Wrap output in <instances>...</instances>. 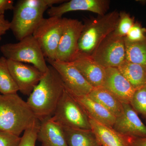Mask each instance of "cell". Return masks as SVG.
<instances>
[{
	"instance_id": "1",
	"label": "cell",
	"mask_w": 146,
	"mask_h": 146,
	"mask_svg": "<svg viewBox=\"0 0 146 146\" xmlns=\"http://www.w3.org/2000/svg\"><path fill=\"white\" fill-rule=\"evenodd\" d=\"M65 90L59 74L48 65L27 101L37 119L40 121L54 115Z\"/></svg>"
},
{
	"instance_id": "2",
	"label": "cell",
	"mask_w": 146,
	"mask_h": 146,
	"mask_svg": "<svg viewBox=\"0 0 146 146\" xmlns=\"http://www.w3.org/2000/svg\"><path fill=\"white\" fill-rule=\"evenodd\" d=\"M36 119L27 102L17 94H0V130L20 136Z\"/></svg>"
},
{
	"instance_id": "3",
	"label": "cell",
	"mask_w": 146,
	"mask_h": 146,
	"mask_svg": "<svg viewBox=\"0 0 146 146\" xmlns=\"http://www.w3.org/2000/svg\"><path fill=\"white\" fill-rule=\"evenodd\" d=\"M65 0H21L14 6L10 29L20 41L33 34L46 11Z\"/></svg>"
},
{
	"instance_id": "4",
	"label": "cell",
	"mask_w": 146,
	"mask_h": 146,
	"mask_svg": "<svg viewBox=\"0 0 146 146\" xmlns=\"http://www.w3.org/2000/svg\"><path fill=\"white\" fill-rule=\"evenodd\" d=\"M119 11H112L104 16H99L84 24L78 44L76 58L91 57L102 41L115 30Z\"/></svg>"
},
{
	"instance_id": "5",
	"label": "cell",
	"mask_w": 146,
	"mask_h": 146,
	"mask_svg": "<svg viewBox=\"0 0 146 146\" xmlns=\"http://www.w3.org/2000/svg\"><path fill=\"white\" fill-rule=\"evenodd\" d=\"M1 51L7 60L31 64L44 73L48 69L41 47L33 35L24 37L18 43L2 45Z\"/></svg>"
},
{
	"instance_id": "6",
	"label": "cell",
	"mask_w": 146,
	"mask_h": 146,
	"mask_svg": "<svg viewBox=\"0 0 146 146\" xmlns=\"http://www.w3.org/2000/svg\"><path fill=\"white\" fill-rule=\"evenodd\" d=\"M64 23L65 18H44L35 29L33 35L40 45L46 60H55Z\"/></svg>"
},
{
	"instance_id": "7",
	"label": "cell",
	"mask_w": 146,
	"mask_h": 146,
	"mask_svg": "<svg viewBox=\"0 0 146 146\" xmlns=\"http://www.w3.org/2000/svg\"><path fill=\"white\" fill-rule=\"evenodd\" d=\"M52 117L63 127L91 129L86 112L74 97L65 89Z\"/></svg>"
},
{
	"instance_id": "8",
	"label": "cell",
	"mask_w": 146,
	"mask_h": 146,
	"mask_svg": "<svg viewBox=\"0 0 146 146\" xmlns=\"http://www.w3.org/2000/svg\"><path fill=\"white\" fill-rule=\"evenodd\" d=\"M91 57L105 69L117 68L125 60L124 37L113 32L102 41Z\"/></svg>"
},
{
	"instance_id": "9",
	"label": "cell",
	"mask_w": 146,
	"mask_h": 146,
	"mask_svg": "<svg viewBox=\"0 0 146 146\" xmlns=\"http://www.w3.org/2000/svg\"><path fill=\"white\" fill-rule=\"evenodd\" d=\"M84 24L77 19L65 18L63 33L58 44L55 60L71 62L78 52V44Z\"/></svg>"
},
{
	"instance_id": "10",
	"label": "cell",
	"mask_w": 146,
	"mask_h": 146,
	"mask_svg": "<svg viewBox=\"0 0 146 146\" xmlns=\"http://www.w3.org/2000/svg\"><path fill=\"white\" fill-rule=\"evenodd\" d=\"M46 60L56 70L63 81L65 89L73 96H87L94 89L71 62Z\"/></svg>"
},
{
	"instance_id": "11",
	"label": "cell",
	"mask_w": 146,
	"mask_h": 146,
	"mask_svg": "<svg viewBox=\"0 0 146 146\" xmlns=\"http://www.w3.org/2000/svg\"><path fill=\"white\" fill-rule=\"evenodd\" d=\"M7 64L19 91L24 95L29 96L44 73L27 63L7 60Z\"/></svg>"
},
{
	"instance_id": "12",
	"label": "cell",
	"mask_w": 146,
	"mask_h": 146,
	"mask_svg": "<svg viewBox=\"0 0 146 146\" xmlns=\"http://www.w3.org/2000/svg\"><path fill=\"white\" fill-rule=\"evenodd\" d=\"M110 1L109 0H71L66 1L47 10L49 17L62 18L63 14L71 11H84L103 16L108 13Z\"/></svg>"
},
{
	"instance_id": "13",
	"label": "cell",
	"mask_w": 146,
	"mask_h": 146,
	"mask_svg": "<svg viewBox=\"0 0 146 146\" xmlns=\"http://www.w3.org/2000/svg\"><path fill=\"white\" fill-rule=\"evenodd\" d=\"M122 114L116 118L113 128L124 136L146 137V125L130 104H123Z\"/></svg>"
},
{
	"instance_id": "14",
	"label": "cell",
	"mask_w": 146,
	"mask_h": 146,
	"mask_svg": "<svg viewBox=\"0 0 146 146\" xmlns=\"http://www.w3.org/2000/svg\"><path fill=\"white\" fill-rule=\"evenodd\" d=\"M101 87L113 94L123 104H130L135 90L117 68H106Z\"/></svg>"
},
{
	"instance_id": "15",
	"label": "cell",
	"mask_w": 146,
	"mask_h": 146,
	"mask_svg": "<svg viewBox=\"0 0 146 146\" xmlns=\"http://www.w3.org/2000/svg\"><path fill=\"white\" fill-rule=\"evenodd\" d=\"M37 140L42 146H68L63 127L52 116L40 121Z\"/></svg>"
},
{
	"instance_id": "16",
	"label": "cell",
	"mask_w": 146,
	"mask_h": 146,
	"mask_svg": "<svg viewBox=\"0 0 146 146\" xmlns=\"http://www.w3.org/2000/svg\"><path fill=\"white\" fill-rule=\"evenodd\" d=\"M71 63L93 88L101 87L105 76V68L91 57H77Z\"/></svg>"
},
{
	"instance_id": "17",
	"label": "cell",
	"mask_w": 146,
	"mask_h": 146,
	"mask_svg": "<svg viewBox=\"0 0 146 146\" xmlns=\"http://www.w3.org/2000/svg\"><path fill=\"white\" fill-rule=\"evenodd\" d=\"M91 130L101 146H131V137L124 136L113 127L89 118Z\"/></svg>"
},
{
	"instance_id": "18",
	"label": "cell",
	"mask_w": 146,
	"mask_h": 146,
	"mask_svg": "<svg viewBox=\"0 0 146 146\" xmlns=\"http://www.w3.org/2000/svg\"><path fill=\"white\" fill-rule=\"evenodd\" d=\"M74 97L86 112L89 118L107 126L113 127L116 117L102 106L92 99L88 95Z\"/></svg>"
},
{
	"instance_id": "19",
	"label": "cell",
	"mask_w": 146,
	"mask_h": 146,
	"mask_svg": "<svg viewBox=\"0 0 146 146\" xmlns=\"http://www.w3.org/2000/svg\"><path fill=\"white\" fill-rule=\"evenodd\" d=\"M88 96L102 106L116 117L122 114L123 103L103 87L94 88Z\"/></svg>"
},
{
	"instance_id": "20",
	"label": "cell",
	"mask_w": 146,
	"mask_h": 146,
	"mask_svg": "<svg viewBox=\"0 0 146 146\" xmlns=\"http://www.w3.org/2000/svg\"><path fill=\"white\" fill-rule=\"evenodd\" d=\"M117 68L135 90L146 85V67L125 60Z\"/></svg>"
},
{
	"instance_id": "21",
	"label": "cell",
	"mask_w": 146,
	"mask_h": 146,
	"mask_svg": "<svg viewBox=\"0 0 146 146\" xmlns=\"http://www.w3.org/2000/svg\"><path fill=\"white\" fill-rule=\"evenodd\" d=\"M63 128L68 146H101L91 129Z\"/></svg>"
},
{
	"instance_id": "22",
	"label": "cell",
	"mask_w": 146,
	"mask_h": 146,
	"mask_svg": "<svg viewBox=\"0 0 146 146\" xmlns=\"http://www.w3.org/2000/svg\"><path fill=\"white\" fill-rule=\"evenodd\" d=\"M125 60L146 68V39L136 42H129L125 39Z\"/></svg>"
},
{
	"instance_id": "23",
	"label": "cell",
	"mask_w": 146,
	"mask_h": 146,
	"mask_svg": "<svg viewBox=\"0 0 146 146\" xmlns=\"http://www.w3.org/2000/svg\"><path fill=\"white\" fill-rule=\"evenodd\" d=\"M19 91L9 68L7 59L0 57V94H17Z\"/></svg>"
},
{
	"instance_id": "24",
	"label": "cell",
	"mask_w": 146,
	"mask_h": 146,
	"mask_svg": "<svg viewBox=\"0 0 146 146\" xmlns=\"http://www.w3.org/2000/svg\"><path fill=\"white\" fill-rule=\"evenodd\" d=\"M130 104L137 114L142 115L146 121V85L135 91Z\"/></svg>"
},
{
	"instance_id": "25",
	"label": "cell",
	"mask_w": 146,
	"mask_h": 146,
	"mask_svg": "<svg viewBox=\"0 0 146 146\" xmlns=\"http://www.w3.org/2000/svg\"><path fill=\"white\" fill-rule=\"evenodd\" d=\"M135 21L134 18L125 11L119 12V18L114 34L121 37H125Z\"/></svg>"
},
{
	"instance_id": "26",
	"label": "cell",
	"mask_w": 146,
	"mask_h": 146,
	"mask_svg": "<svg viewBox=\"0 0 146 146\" xmlns=\"http://www.w3.org/2000/svg\"><path fill=\"white\" fill-rule=\"evenodd\" d=\"M40 121L36 119L30 127L23 132L18 146H35Z\"/></svg>"
},
{
	"instance_id": "27",
	"label": "cell",
	"mask_w": 146,
	"mask_h": 146,
	"mask_svg": "<svg viewBox=\"0 0 146 146\" xmlns=\"http://www.w3.org/2000/svg\"><path fill=\"white\" fill-rule=\"evenodd\" d=\"M125 39L130 42H140L146 39V29L138 22H135L131 28Z\"/></svg>"
},
{
	"instance_id": "28",
	"label": "cell",
	"mask_w": 146,
	"mask_h": 146,
	"mask_svg": "<svg viewBox=\"0 0 146 146\" xmlns=\"http://www.w3.org/2000/svg\"><path fill=\"white\" fill-rule=\"evenodd\" d=\"M20 136L0 130V146H18Z\"/></svg>"
},
{
	"instance_id": "29",
	"label": "cell",
	"mask_w": 146,
	"mask_h": 146,
	"mask_svg": "<svg viewBox=\"0 0 146 146\" xmlns=\"http://www.w3.org/2000/svg\"><path fill=\"white\" fill-rule=\"evenodd\" d=\"M14 2L12 0H0V15H4L6 11L14 9Z\"/></svg>"
},
{
	"instance_id": "30",
	"label": "cell",
	"mask_w": 146,
	"mask_h": 146,
	"mask_svg": "<svg viewBox=\"0 0 146 146\" xmlns=\"http://www.w3.org/2000/svg\"><path fill=\"white\" fill-rule=\"evenodd\" d=\"M11 22L5 19L4 15H0V40L1 36L10 29Z\"/></svg>"
},
{
	"instance_id": "31",
	"label": "cell",
	"mask_w": 146,
	"mask_h": 146,
	"mask_svg": "<svg viewBox=\"0 0 146 146\" xmlns=\"http://www.w3.org/2000/svg\"><path fill=\"white\" fill-rule=\"evenodd\" d=\"M131 146H146V137H131Z\"/></svg>"
},
{
	"instance_id": "32",
	"label": "cell",
	"mask_w": 146,
	"mask_h": 146,
	"mask_svg": "<svg viewBox=\"0 0 146 146\" xmlns=\"http://www.w3.org/2000/svg\"><path fill=\"white\" fill-rule=\"evenodd\" d=\"M138 2H139L140 3L142 4L143 5H145L146 3V1L145 0H142V1H137Z\"/></svg>"
}]
</instances>
